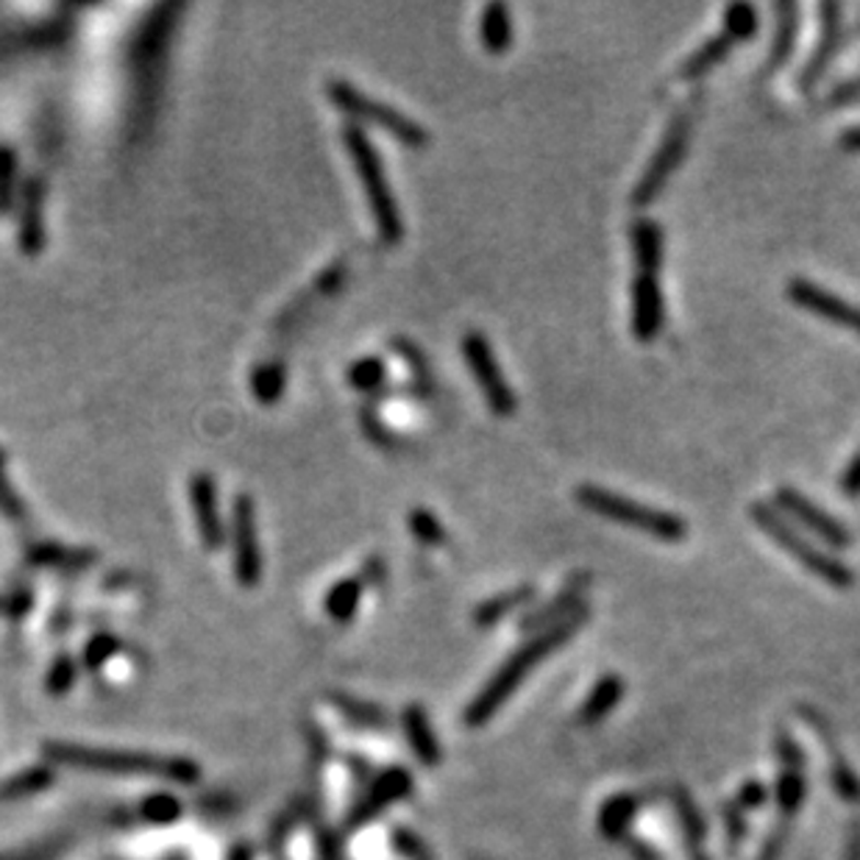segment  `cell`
I'll list each match as a JSON object with an SVG mask.
<instances>
[{"label":"cell","mask_w":860,"mask_h":860,"mask_svg":"<svg viewBox=\"0 0 860 860\" xmlns=\"http://www.w3.org/2000/svg\"><path fill=\"white\" fill-rule=\"evenodd\" d=\"M340 139H343L346 154H349L351 165H354L357 176H360L367 206H371L373 226L380 231L382 242L398 246V242L404 240V215L401 210H398L391 181H387L380 151L373 148L365 128L357 126V123H346V126L340 128Z\"/></svg>","instance_id":"cell-1"},{"label":"cell","mask_w":860,"mask_h":860,"mask_svg":"<svg viewBox=\"0 0 860 860\" xmlns=\"http://www.w3.org/2000/svg\"><path fill=\"white\" fill-rule=\"evenodd\" d=\"M326 98H329L343 115H349L357 126L365 123V126L382 128L387 137L407 145V148L421 151V148H427V145L432 143V137H429V132L421 126V123H416L412 117L398 112V109L391 106V103H382L376 101V98L365 95V92H362L360 87L351 84V81L329 79L326 81Z\"/></svg>","instance_id":"cell-2"},{"label":"cell","mask_w":860,"mask_h":860,"mask_svg":"<svg viewBox=\"0 0 860 860\" xmlns=\"http://www.w3.org/2000/svg\"><path fill=\"white\" fill-rule=\"evenodd\" d=\"M577 501L582 507H588L590 512H599V516L610 518V521L635 527V530L646 532V535L652 538H660V541H668V543L682 541L688 532L686 521H682L680 516H675V512L641 505V501L626 499V496L613 494V490L608 488H599V485H579Z\"/></svg>","instance_id":"cell-3"},{"label":"cell","mask_w":860,"mask_h":860,"mask_svg":"<svg viewBox=\"0 0 860 860\" xmlns=\"http://www.w3.org/2000/svg\"><path fill=\"white\" fill-rule=\"evenodd\" d=\"M582 621H585V610H579L577 615H572V619H566V621H559L557 626H552V630H546V632H543V635H538L535 641H530V644L523 646V649L518 652V655H512L510 660H507V666L501 668L499 675H496V680L490 682L488 691L482 693L479 702H476L474 708H471L468 722L471 724L485 722V718H488L490 713H494V710L499 708L501 702H505L507 693H512V688H516L518 682H521L523 677H527V671H530V668L535 666L538 660H543V657H546L548 652L557 649L559 644H566V641L572 638L574 632H577L579 626H582Z\"/></svg>","instance_id":"cell-4"},{"label":"cell","mask_w":860,"mask_h":860,"mask_svg":"<svg viewBox=\"0 0 860 860\" xmlns=\"http://www.w3.org/2000/svg\"><path fill=\"white\" fill-rule=\"evenodd\" d=\"M749 516H752V521L758 523L760 530H763L771 541L780 543V546L785 548L791 557L800 559L802 566H805L811 574H816L822 582L833 585V588H849V585H852L855 574L844 566L841 559L830 557L827 552H822L818 546H813L805 535H800V532H796L794 527L785 521V516H782L777 507L758 501V505L749 507Z\"/></svg>","instance_id":"cell-5"},{"label":"cell","mask_w":860,"mask_h":860,"mask_svg":"<svg viewBox=\"0 0 860 860\" xmlns=\"http://www.w3.org/2000/svg\"><path fill=\"white\" fill-rule=\"evenodd\" d=\"M460 351H463L465 365L471 367V376H474L476 387L485 396L490 412L499 418H510L518 409V396L510 387V382L505 380V371H501L499 360H496L490 340L476 329L465 331L463 340H460Z\"/></svg>","instance_id":"cell-6"},{"label":"cell","mask_w":860,"mask_h":860,"mask_svg":"<svg viewBox=\"0 0 860 860\" xmlns=\"http://www.w3.org/2000/svg\"><path fill=\"white\" fill-rule=\"evenodd\" d=\"M181 9L184 7L162 3V7L154 9L151 20L137 31V36H134L132 56H134V76H137L139 106H151L154 72L162 70L165 48H168V39L170 34H173V20L179 18Z\"/></svg>","instance_id":"cell-7"},{"label":"cell","mask_w":860,"mask_h":860,"mask_svg":"<svg viewBox=\"0 0 860 860\" xmlns=\"http://www.w3.org/2000/svg\"><path fill=\"white\" fill-rule=\"evenodd\" d=\"M688 143H691V115H688L686 109H682L680 115L671 121V126H668L663 143L657 145V151H655V157H652L649 168L644 170V176H641L638 184H635V190H632V204L649 206L652 201L660 195V190L668 184L671 173L680 168L682 157H686Z\"/></svg>","instance_id":"cell-8"},{"label":"cell","mask_w":860,"mask_h":860,"mask_svg":"<svg viewBox=\"0 0 860 860\" xmlns=\"http://www.w3.org/2000/svg\"><path fill=\"white\" fill-rule=\"evenodd\" d=\"M229 541L235 552V577L242 588H253L262 577V552L257 535V505L248 494H237L231 501Z\"/></svg>","instance_id":"cell-9"},{"label":"cell","mask_w":860,"mask_h":860,"mask_svg":"<svg viewBox=\"0 0 860 860\" xmlns=\"http://www.w3.org/2000/svg\"><path fill=\"white\" fill-rule=\"evenodd\" d=\"M186 499L193 510L199 538L206 552H217L223 543L229 541V527L223 521L220 512V494H217V482L210 471H195L186 485Z\"/></svg>","instance_id":"cell-10"},{"label":"cell","mask_w":860,"mask_h":860,"mask_svg":"<svg viewBox=\"0 0 860 860\" xmlns=\"http://www.w3.org/2000/svg\"><path fill=\"white\" fill-rule=\"evenodd\" d=\"M774 507L780 512H785V516L796 518L805 530H811L813 535H818L825 543H830V546L836 548L852 546V535H849L847 527H844L841 521H836L827 510H822L816 501L802 496L796 488H789V485L777 488Z\"/></svg>","instance_id":"cell-11"},{"label":"cell","mask_w":860,"mask_h":860,"mask_svg":"<svg viewBox=\"0 0 860 860\" xmlns=\"http://www.w3.org/2000/svg\"><path fill=\"white\" fill-rule=\"evenodd\" d=\"M45 201L48 184L43 176H31L20 186V217H18V246L25 257H39L48 242L45 229Z\"/></svg>","instance_id":"cell-12"},{"label":"cell","mask_w":860,"mask_h":860,"mask_svg":"<svg viewBox=\"0 0 860 860\" xmlns=\"http://www.w3.org/2000/svg\"><path fill=\"white\" fill-rule=\"evenodd\" d=\"M789 298L796 307H805L807 313L818 315V318L847 326V329H852L860 338V307L844 302V298H838L830 290L818 287V284L807 282V279H791Z\"/></svg>","instance_id":"cell-13"},{"label":"cell","mask_w":860,"mask_h":860,"mask_svg":"<svg viewBox=\"0 0 860 860\" xmlns=\"http://www.w3.org/2000/svg\"><path fill=\"white\" fill-rule=\"evenodd\" d=\"M346 279H349V265H346L343 259H338V262L326 265L324 271L315 276L313 287L304 290V293L298 295V298H295V302L290 304L282 315H279L276 329L284 331V329H293V326L304 324V320L309 318V313H313L320 302H329L331 295H338L340 290L346 287Z\"/></svg>","instance_id":"cell-14"},{"label":"cell","mask_w":860,"mask_h":860,"mask_svg":"<svg viewBox=\"0 0 860 860\" xmlns=\"http://www.w3.org/2000/svg\"><path fill=\"white\" fill-rule=\"evenodd\" d=\"M663 329V293L657 276L638 273L632 279V335L638 343H652Z\"/></svg>","instance_id":"cell-15"},{"label":"cell","mask_w":860,"mask_h":860,"mask_svg":"<svg viewBox=\"0 0 860 860\" xmlns=\"http://www.w3.org/2000/svg\"><path fill=\"white\" fill-rule=\"evenodd\" d=\"M590 585V577L588 574H579V577H572V582H568V588L559 590L557 596H554L552 602L543 604V608H538L535 613L523 615L521 626L523 630H541V626H546V630H552V626H557L563 615L568 613H579L582 610V596H585V588Z\"/></svg>","instance_id":"cell-16"},{"label":"cell","mask_w":860,"mask_h":860,"mask_svg":"<svg viewBox=\"0 0 860 860\" xmlns=\"http://www.w3.org/2000/svg\"><path fill=\"white\" fill-rule=\"evenodd\" d=\"M630 242L638 273L657 276V268H660L663 262V235L660 229H657V223L649 220V217H638V220L632 223Z\"/></svg>","instance_id":"cell-17"},{"label":"cell","mask_w":860,"mask_h":860,"mask_svg":"<svg viewBox=\"0 0 860 860\" xmlns=\"http://www.w3.org/2000/svg\"><path fill=\"white\" fill-rule=\"evenodd\" d=\"M346 382L349 387H354L357 393L367 396V401H376V398L391 396V387H387V365L382 357H362V360L351 362L349 371H346Z\"/></svg>","instance_id":"cell-18"},{"label":"cell","mask_w":860,"mask_h":860,"mask_svg":"<svg viewBox=\"0 0 860 860\" xmlns=\"http://www.w3.org/2000/svg\"><path fill=\"white\" fill-rule=\"evenodd\" d=\"M512 12L505 3H490L482 9L479 18V39L482 48L488 54L501 56L512 48Z\"/></svg>","instance_id":"cell-19"},{"label":"cell","mask_w":860,"mask_h":860,"mask_svg":"<svg viewBox=\"0 0 860 860\" xmlns=\"http://www.w3.org/2000/svg\"><path fill=\"white\" fill-rule=\"evenodd\" d=\"M284 391H287V362L282 357H271L262 360L251 371V396L257 398L262 407H273L282 401Z\"/></svg>","instance_id":"cell-20"},{"label":"cell","mask_w":860,"mask_h":860,"mask_svg":"<svg viewBox=\"0 0 860 860\" xmlns=\"http://www.w3.org/2000/svg\"><path fill=\"white\" fill-rule=\"evenodd\" d=\"M31 563L45 568H65V572H79V568H90L95 563V552H87V548H72V546H61V543L54 541H43L36 546L29 548Z\"/></svg>","instance_id":"cell-21"},{"label":"cell","mask_w":860,"mask_h":860,"mask_svg":"<svg viewBox=\"0 0 860 860\" xmlns=\"http://www.w3.org/2000/svg\"><path fill=\"white\" fill-rule=\"evenodd\" d=\"M733 45H735V39L729 34H724V31L718 36H710L708 43L699 45V48L693 50L686 61H682L680 76L682 79H699V76H704V72L710 70V67H716L718 61L729 54V48H733Z\"/></svg>","instance_id":"cell-22"},{"label":"cell","mask_w":860,"mask_h":860,"mask_svg":"<svg viewBox=\"0 0 860 860\" xmlns=\"http://www.w3.org/2000/svg\"><path fill=\"white\" fill-rule=\"evenodd\" d=\"M391 349L396 351L398 357H401L404 365L409 367V376H412V382H416V393L418 396H432L434 393V376H432V365L427 362V357H423L421 346L412 343L409 338H393L391 340Z\"/></svg>","instance_id":"cell-23"},{"label":"cell","mask_w":860,"mask_h":860,"mask_svg":"<svg viewBox=\"0 0 860 860\" xmlns=\"http://www.w3.org/2000/svg\"><path fill=\"white\" fill-rule=\"evenodd\" d=\"M532 596H535V588H532V585H521V588H512V590H507V593L496 596V599H490V602L479 604V610H476V615H474L476 624L479 626L496 624V621L505 619L510 610H516V608H521V604L530 602Z\"/></svg>","instance_id":"cell-24"},{"label":"cell","mask_w":860,"mask_h":860,"mask_svg":"<svg viewBox=\"0 0 860 860\" xmlns=\"http://www.w3.org/2000/svg\"><path fill=\"white\" fill-rule=\"evenodd\" d=\"M621 693H624V682L619 680V677H604L599 686L593 688V693H590V699L585 702L582 708V716H579V722L582 724H596L599 718H604L613 710V704L619 702Z\"/></svg>","instance_id":"cell-25"},{"label":"cell","mask_w":860,"mask_h":860,"mask_svg":"<svg viewBox=\"0 0 860 860\" xmlns=\"http://www.w3.org/2000/svg\"><path fill=\"white\" fill-rule=\"evenodd\" d=\"M20 159L12 145L0 143V215H9L18 204Z\"/></svg>","instance_id":"cell-26"},{"label":"cell","mask_w":860,"mask_h":860,"mask_svg":"<svg viewBox=\"0 0 860 860\" xmlns=\"http://www.w3.org/2000/svg\"><path fill=\"white\" fill-rule=\"evenodd\" d=\"M796 36V9L791 3H780V23H777L774 43H771V54L766 59V70H777L785 61V56L794 48Z\"/></svg>","instance_id":"cell-27"},{"label":"cell","mask_w":860,"mask_h":860,"mask_svg":"<svg viewBox=\"0 0 860 860\" xmlns=\"http://www.w3.org/2000/svg\"><path fill=\"white\" fill-rule=\"evenodd\" d=\"M822 14H825V36H822V43H818V50L816 56L811 59V65H807V72H805V81L811 84L813 79H816L818 72L825 70L827 59H830V54L836 50V39H838V7L836 3H825L822 7Z\"/></svg>","instance_id":"cell-28"},{"label":"cell","mask_w":860,"mask_h":860,"mask_svg":"<svg viewBox=\"0 0 860 860\" xmlns=\"http://www.w3.org/2000/svg\"><path fill=\"white\" fill-rule=\"evenodd\" d=\"M360 596H362V579L346 577L343 582H338L329 593H326V610H329V615H335V619L340 621L351 619V613H354L357 604H360Z\"/></svg>","instance_id":"cell-29"},{"label":"cell","mask_w":860,"mask_h":860,"mask_svg":"<svg viewBox=\"0 0 860 860\" xmlns=\"http://www.w3.org/2000/svg\"><path fill=\"white\" fill-rule=\"evenodd\" d=\"M407 523L412 538H416L418 543H423V546H443L445 543V527L427 507H412Z\"/></svg>","instance_id":"cell-30"},{"label":"cell","mask_w":860,"mask_h":860,"mask_svg":"<svg viewBox=\"0 0 860 860\" xmlns=\"http://www.w3.org/2000/svg\"><path fill=\"white\" fill-rule=\"evenodd\" d=\"M357 416H360V432L365 434V438L371 440V443L376 445V449H385V452L396 449V443H398L396 432H393V429L387 427L385 421H382V416H380V412H376V407H373L371 401L362 404Z\"/></svg>","instance_id":"cell-31"},{"label":"cell","mask_w":860,"mask_h":860,"mask_svg":"<svg viewBox=\"0 0 860 860\" xmlns=\"http://www.w3.org/2000/svg\"><path fill=\"white\" fill-rule=\"evenodd\" d=\"M758 31V12L749 3H733L724 12V34H729L735 43L749 39Z\"/></svg>","instance_id":"cell-32"},{"label":"cell","mask_w":860,"mask_h":860,"mask_svg":"<svg viewBox=\"0 0 860 860\" xmlns=\"http://www.w3.org/2000/svg\"><path fill=\"white\" fill-rule=\"evenodd\" d=\"M632 811H635V802H632L630 796H621V800L610 802V805L604 807V813H602L604 836H610V838L621 836V830H624L626 818L632 816Z\"/></svg>","instance_id":"cell-33"},{"label":"cell","mask_w":860,"mask_h":860,"mask_svg":"<svg viewBox=\"0 0 860 860\" xmlns=\"http://www.w3.org/2000/svg\"><path fill=\"white\" fill-rule=\"evenodd\" d=\"M0 516H7L9 521L23 523L29 518V507L20 499L18 490L12 488V482L7 479V474H0Z\"/></svg>","instance_id":"cell-34"},{"label":"cell","mask_w":860,"mask_h":860,"mask_svg":"<svg viewBox=\"0 0 860 860\" xmlns=\"http://www.w3.org/2000/svg\"><path fill=\"white\" fill-rule=\"evenodd\" d=\"M760 800H763V789H760V785H755V782H749V785L740 791V802H744L746 807L760 805Z\"/></svg>","instance_id":"cell-35"},{"label":"cell","mask_w":860,"mask_h":860,"mask_svg":"<svg viewBox=\"0 0 860 860\" xmlns=\"http://www.w3.org/2000/svg\"><path fill=\"white\" fill-rule=\"evenodd\" d=\"M841 145L847 148V151H860V126L849 128V132L841 137Z\"/></svg>","instance_id":"cell-36"},{"label":"cell","mask_w":860,"mask_h":860,"mask_svg":"<svg viewBox=\"0 0 860 860\" xmlns=\"http://www.w3.org/2000/svg\"><path fill=\"white\" fill-rule=\"evenodd\" d=\"M0 474H7V452L0 449Z\"/></svg>","instance_id":"cell-37"}]
</instances>
